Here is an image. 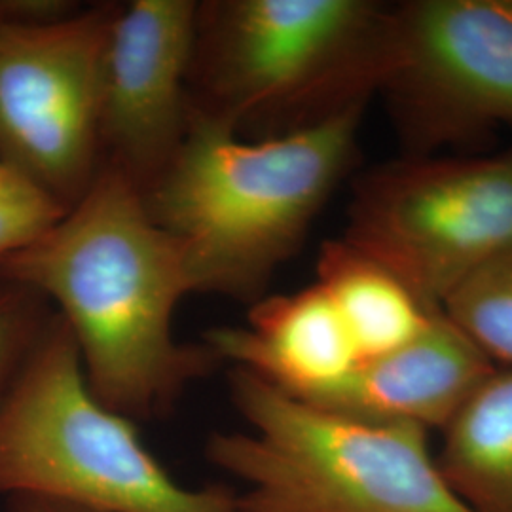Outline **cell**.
I'll return each instance as SVG.
<instances>
[{
	"label": "cell",
	"mask_w": 512,
	"mask_h": 512,
	"mask_svg": "<svg viewBox=\"0 0 512 512\" xmlns=\"http://www.w3.org/2000/svg\"><path fill=\"white\" fill-rule=\"evenodd\" d=\"M118 2L0 29V162L65 209L99 162L103 57Z\"/></svg>",
	"instance_id": "obj_7"
},
{
	"label": "cell",
	"mask_w": 512,
	"mask_h": 512,
	"mask_svg": "<svg viewBox=\"0 0 512 512\" xmlns=\"http://www.w3.org/2000/svg\"><path fill=\"white\" fill-rule=\"evenodd\" d=\"M315 283L340 311L359 363L412 342L440 311L421 304L395 275L344 239L321 245Z\"/></svg>",
	"instance_id": "obj_13"
},
{
	"label": "cell",
	"mask_w": 512,
	"mask_h": 512,
	"mask_svg": "<svg viewBox=\"0 0 512 512\" xmlns=\"http://www.w3.org/2000/svg\"><path fill=\"white\" fill-rule=\"evenodd\" d=\"M198 2H118L103 57L99 162L143 196L158 183L190 126L188 73Z\"/></svg>",
	"instance_id": "obj_9"
},
{
	"label": "cell",
	"mask_w": 512,
	"mask_h": 512,
	"mask_svg": "<svg viewBox=\"0 0 512 512\" xmlns=\"http://www.w3.org/2000/svg\"><path fill=\"white\" fill-rule=\"evenodd\" d=\"M205 346L296 399L340 382L359 363L340 311L317 283L266 294L251 304L247 325L209 330Z\"/></svg>",
	"instance_id": "obj_11"
},
{
	"label": "cell",
	"mask_w": 512,
	"mask_h": 512,
	"mask_svg": "<svg viewBox=\"0 0 512 512\" xmlns=\"http://www.w3.org/2000/svg\"><path fill=\"white\" fill-rule=\"evenodd\" d=\"M0 281L54 302L93 395L129 420L162 416L220 363L175 338V311L194 294L183 249L116 169L101 167L46 234L2 258Z\"/></svg>",
	"instance_id": "obj_1"
},
{
	"label": "cell",
	"mask_w": 512,
	"mask_h": 512,
	"mask_svg": "<svg viewBox=\"0 0 512 512\" xmlns=\"http://www.w3.org/2000/svg\"><path fill=\"white\" fill-rule=\"evenodd\" d=\"M0 495L90 512H239L230 488L169 475L135 421L93 395L55 311L0 399Z\"/></svg>",
	"instance_id": "obj_5"
},
{
	"label": "cell",
	"mask_w": 512,
	"mask_h": 512,
	"mask_svg": "<svg viewBox=\"0 0 512 512\" xmlns=\"http://www.w3.org/2000/svg\"><path fill=\"white\" fill-rule=\"evenodd\" d=\"M363 112L260 141L190 112L183 145L143 198L179 241L194 293L266 296L355 164Z\"/></svg>",
	"instance_id": "obj_2"
},
{
	"label": "cell",
	"mask_w": 512,
	"mask_h": 512,
	"mask_svg": "<svg viewBox=\"0 0 512 512\" xmlns=\"http://www.w3.org/2000/svg\"><path fill=\"white\" fill-rule=\"evenodd\" d=\"M230 393L249 431L215 433L205 454L241 480L239 512H469L425 429L346 418L241 368Z\"/></svg>",
	"instance_id": "obj_4"
},
{
	"label": "cell",
	"mask_w": 512,
	"mask_h": 512,
	"mask_svg": "<svg viewBox=\"0 0 512 512\" xmlns=\"http://www.w3.org/2000/svg\"><path fill=\"white\" fill-rule=\"evenodd\" d=\"M495 366L440 310L418 338L361 361L306 403L378 425L444 429Z\"/></svg>",
	"instance_id": "obj_10"
},
{
	"label": "cell",
	"mask_w": 512,
	"mask_h": 512,
	"mask_svg": "<svg viewBox=\"0 0 512 512\" xmlns=\"http://www.w3.org/2000/svg\"><path fill=\"white\" fill-rule=\"evenodd\" d=\"M437 465L469 512H512V368H495L442 429Z\"/></svg>",
	"instance_id": "obj_12"
},
{
	"label": "cell",
	"mask_w": 512,
	"mask_h": 512,
	"mask_svg": "<svg viewBox=\"0 0 512 512\" xmlns=\"http://www.w3.org/2000/svg\"><path fill=\"white\" fill-rule=\"evenodd\" d=\"M440 310L495 368H512V241L476 268Z\"/></svg>",
	"instance_id": "obj_14"
},
{
	"label": "cell",
	"mask_w": 512,
	"mask_h": 512,
	"mask_svg": "<svg viewBox=\"0 0 512 512\" xmlns=\"http://www.w3.org/2000/svg\"><path fill=\"white\" fill-rule=\"evenodd\" d=\"M393 6L374 0L198 2L190 112L260 141L315 128L382 93Z\"/></svg>",
	"instance_id": "obj_3"
},
{
	"label": "cell",
	"mask_w": 512,
	"mask_h": 512,
	"mask_svg": "<svg viewBox=\"0 0 512 512\" xmlns=\"http://www.w3.org/2000/svg\"><path fill=\"white\" fill-rule=\"evenodd\" d=\"M76 2L67 0H0V29L4 25L46 23L74 12Z\"/></svg>",
	"instance_id": "obj_17"
},
{
	"label": "cell",
	"mask_w": 512,
	"mask_h": 512,
	"mask_svg": "<svg viewBox=\"0 0 512 512\" xmlns=\"http://www.w3.org/2000/svg\"><path fill=\"white\" fill-rule=\"evenodd\" d=\"M8 503H10V512H90L73 505L40 499V497H25V495L8 497Z\"/></svg>",
	"instance_id": "obj_18"
},
{
	"label": "cell",
	"mask_w": 512,
	"mask_h": 512,
	"mask_svg": "<svg viewBox=\"0 0 512 512\" xmlns=\"http://www.w3.org/2000/svg\"><path fill=\"white\" fill-rule=\"evenodd\" d=\"M65 213L50 194L0 162V260L31 245Z\"/></svg>",
	"instance_id": "obj_15"
},
{
	"label": "cell",
	"mask_w": 512,
	"mask_h": 512,
	"mask_svg": "<svg viewBox=\"0 0 512 512\" xmlns=\"http://www.w3.org/2000/svg\"><path fill=\"white\" fill-rule=\"evenodd\" d=\"M52 313L40 294L0 281V399Z\"/></svg>",
	"instance_id": "obj_16"
},
{
	"label": "cell",
	"mask_w": 512,
	"mask_h": 512,
	"mask_svg": "<svg viewBox=\"0 0 512 512\" xmlns=\"http://www.w3.org/2000/svg\"><path fill=\"white\" fill-rule=\"evenodd\" d=\"M393 12L382 95L414 156L512 124V0H414Z\"/></svg>",
	"instance_id": "obj_8"
},
{
	"label": "cell",
	"mask_w": 512,
	"mask_h": 512,
	"mask_svg": "<svg viewBox=\"0 0 512 512\" xmlns=\"http://www.w3.org/2000/svg\"><path fill=\"white\" fill-rule=\"evenodd\" d=\"M340 239L440 310L512 241V150L410 156L366 171L353 183Z\"/></svg>",
	"instance_id": "obj_6"
}]
</instances>
